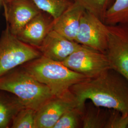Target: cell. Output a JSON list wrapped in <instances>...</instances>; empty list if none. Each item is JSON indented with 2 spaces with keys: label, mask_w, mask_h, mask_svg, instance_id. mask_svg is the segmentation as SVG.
<instances>
[{
  "label": "cell",
  "mask_w": 128,
  "mask_h": 128,
  "mask_svg": "<svg viewBox=\"0 0 128 128\" xmlns=\"http://www.w3.org/2000/svg\"><path fill=\"white\" fill-rule=\"evenodd\" d=\"M75 96L77 107L84 110L86 102L96 107L115 110L128 115V81L112 68L96 78H87L70 88Z\"/></svg>",
  "instance_id": "obj_1"
},
{
  "label": "cell",
  "mask_w": 128,
  "mask_h": 128,
  "mask_svg": "<svg viewBox=\"0 0 128 128\" xmlns=\"http://www.w3.org/2000/svg\"><path fill=\"white\" fill-rule=\"evenodd\" d=\"M20 66L38 82L48 87L56 96L64 94L73 85L87 78L62 62L42 56Z\"/></svg>",
  "instance_id": "obj_2"
},
{
  "label": "cell",
  "mask_w": 128,
  "mask_h": 128,
  "mask_svg": "<svg viewBox=\"0 0 128 128\" xmlns=\"http://www.w3.org/2000/svg\"><path fill=\"white\" fill-rule=\"evenodd\" d=\"M0 90L13 94L26 107L37 111L55 96L48 87L38 82L21 66L0 77Z\"/></svg>",
  "instance_id": "obj_3"
},
{
  "label": "cell",
  "mask_w": 128,
  "mask_h": 128,
  "mask_svg": "<svg viewBox=\"0 0 128 128\" xmlns=\"http://www.w3.org/2000/svg\"><path fill=\"white\" fill-rule=\"evenodd\" d=\"M40 56L37 48L20 40L6 25L0 36V77Z\"/></svg>",
  "instance_id": "obj_4"
},
{
  "label": "cell",
  "mask_w": 128,
  "mask_h": 128,
  "mask_svg": "<svg viewBox=\"0 0 128 128\" xmlns=\"http://www.w3.org/2000/svg\"><path fill=\"white\" fill-rule=\"evenodd\" d=\"M62 63L71 70L87 78H96L112 68L105 53L82 45Z\"/></svg>",
  "instance_id": "obj_5"
},
{
  "label": "cell",
  "mask_w": 128,
  "mask_h": 128,
  "mask_svg": "<svg viewBox=\"0 0 128 128\" xmlns=\"http://www.w3.org/2000/svg\"><path fill=\"white\" fill-rule=\"evenodd\" d=\"M108 40V25L96 15L85 10L81 17L74 41L106 54Z\"/></svg>",
  "instance_id": "obj_6"
},
{
  "label": "cell",
  "mask_w": 128,
  "mask_h": 128,
  "mask_svg": "<svg viewBox=\"0 0 128 128\" xmlns=\"http://www.w3.org/2000/svg\"><path fill=\"white\" fill-rule=\"evenodd\" d=\"M108 48L106 52L112 68L128 81V23L108 26Z\"/></svg>",
  "instance_id": "obj_7"
},
{
  "label": "cell",
  "mask_w": 128,
  "mask_h": 128,
  "mask_svg": "<svg viewBox=\"0 0 128 128\" xmlns=\"http://www.w3.org/2000/svg\"><path fill=\"white\" fill-rule=\"evenodd\" d=\"M77 107L75 96L71 91L54 96L37 111L36 128H53L67 110Z\"/></svg>",
  "instance_id": "obj_8"
},
{
  "label": "cell",
  "mask_w": 128,
  "mask_h": 128,
  "mask_svg": "<svg viewBox=\"0 0 128 128\" xmlns=\"http://www.w3.org/2000/svg\"><path fill=\"white\" fill-rule=\"evenodd\" d=\"M3 4L6 25L15 36L41 12L32 0H13Z\"/></svg>",
  "instance_id": "obj_9"
},
{
  "label": "cell",
  "mask_w": 128,
  "mask_h": 128,
  "mask_svg": "<svg viewBox=\"0 0 128 128\" xmlns=\"http://www.w3.org/2000/svg\"><path fill=\"white\" fill-rule=\"evenodd\" d=\"M81 45L76 41L67 39L52 30L37 48L41 56L62 62Z\"/></svg>",
  "instance_id": "obj_10"
},
{
  "label": "cell",
  "mask_w": 128,
  "mask_h": 128,
  "mask_svg": "<svg viewBox=\"0 0 128 128\" xmlns=\"http://www.w3.org/2000/svg\"><path fill=\"white\" fill-rule=\"evenodd\" d=\"M54 19L42 12L30 21L16 36L23 42L38 48L53 30Z\"/></svg>",
  "instance_id": "obj_11"
},
{
  "label": "cell",
  "mask_w": 128,
  "mask_h": 128,
  "mask_svg": "<svg viewBox=\"0 0 128 128\" xmlns=\"http://www.w3.org/2000/svg\"><path fill=\"white\" fill-rule=\"evenodd\" d=\"M85 10L81 5L74 1L58 18L54 20L53 30L67 39L74 41Z\"/></svg>",
  "instance_id": "obj_12"
},
{
  "label": "cell",
  "mask_w": 128,
  "mask_h": 128,
  "mask_svg": "<svg viewBox=\"0 0 128 128\" xmlns=\"http://www.w3.org/2000/svg\"><path fill=\"white\" fill-rule=\"evenodd\" d=\"M24 107L26 106L17 97L0 90V128L10 127L15 115Z\"/></svg>",
  "instance_id": "obj_13"
},
{
  "label": "cell",
  "mask_w": 128,
  "mask_h": 128,
  "mask_svg": "<svg viewBox=\"0 0 128 128\" xmlns=\"http://www.w3.org/2000/svg\"><path fill=\"white\" fill-rule=\"evenodd\" d=\"M104 22L108 26L128 23V0H114L105 12Z\"/></svg>",
  "instance_id": "obj_14"
},
{
  "label": "cell",
  "mask_w": 128,
  "mask_h": 128,
  "mask_svg": "<svg viewBox=\"0 0 128 128\" xmlns=\"http://www.w3.org/2000/svg\"><path fill=\"white\" fill-rule=\"evenodd\" d=\"M38 8L53 18L54 20L68 9L74 2V0H32Z\"/></svg>",
  "instance_id": "obj_15"
},
{
  "label": "cell",
  "mask_w": 128,
  "mask_h": 128,
  "mask_svg": "<svg viewBox=\"0 0 128 128\" xmlns=\"http://www.w3.org/2000/svg\"><path fill=\"white\" fill-rule=\"evenodd\" d=\"M90 106L85 109L81 118V126L83 128H104L108 115L104 114L99 107Z\"/></svg>",
  "instance_id": "obj_16"
},
{
  "label": "cell",
  "mask_w": 128,
  "mask_h": 128,
  "mask_svg": "<svg viewBox=\"0 0 128 128\" xmlns=\"http://www.w3.org/2000/svg\"><path fill=\"white\" fill-rule=\"evenodd\" d=\"M37 110L24 107L15 115L10 128H36Z\"/></svg>",
  "instance_id": "obj_17"
},
{
  "label": "cell",
  "mask_w": 128,
  "mask_h": 128,
  "mask_svg": "<svg viewBox=\"0 0 128 128\" xmlns=\"http://www.w3.org/2000/svg\"><path fill=\"white\" fill-rule=\"evenodd\" d=\"M84 110L75 107L61 116L53 128H77L81 126V118Z\"/></svg>",
  "instance_id": "obj_18"
},
{
  "label": "cell",
  "mask_w": 128,
  "mask_h": 128,
  "mask_svg": "<svg viewBox=\"0 0 128 128\" xmlns=\"http://www.w3.org/2000/svg\"><path fill=\"white\" fill-rule=\"evenodd\" d=\"M78 2L88 12L96 15L104 22L106 10L114 0H74Z\"/></svg>",
  "instance_id": "obj_19"
},
{
  "label": "cell",
  "mask_w": 128,
  "mask_h": 128,
  "mask_svg": "<svg viewBox=\"0 0 128 128\" xmlns=\"http://www.w3.org/2000/svg\"><path fill=\"white\" fill-rule=\"evenodd\" d=\"M128 125V115L112 110L108 115L104 128H127Z\"/></svg>",
  "instance_id": "obj_20"
},
{
  "label": "cell",
  "mask_w": 128,
  "mask_h": 128,
  "mask_svg": "<svg viewBox=\"0 0 128 128\" xmlns=\"http://www.w3.org/2000/svg\"><path fill=\"white\" fill-rule=\"evenodd\" d=\"M2 0L3 3H6V2H10L11 0Z\"/></svg>",
  "instance_id": "obj_21"
},
{
  "label": "cell",
  "mask_w": 128,
  "mask_h": 128,
  "mask_svg": "<svg viewBox=\"0 0 128 128\" xmlns=\"http://www.w3.org/2000/svg\"></svg>",
  "instance_id": "obj_22"
}]
</instances>
